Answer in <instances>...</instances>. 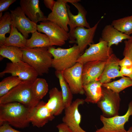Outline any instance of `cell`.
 <instances>
[{"label": "cell", "instance_id": "1", "mask_svg": "<svg viewBox=\"0 0 132 132\" xmlns=\"http://www.w3.org/2000/svg\"><path fill=\"white\" fill-rule=\"evenodd\" d=\"M33 108L17 102L0 104V126L6 122L16 128L29 127L30 115Z\"/></svg>", "mask_w": 132, "mask_h": 132}, {"label": "cell", "instance_id": "2", "mask_svg": "<svg viewBox=\"0 0 132 132\" xmlns=\"http://www.w3.org/2000/svg\"><path fill=\"white\" fill-rule=\"evenodd\" d=\"M49 47L20 48L22 61L32 67L40 76L48 73L52 67L53 56L48 51Z\"/></svg>", "mask_w": 132, "mask_h": 132}, {"label": "cell", "instance_id": "3", "mask_svg": "<svg viewBox=\"0 0 132 132\" xmlns=\"http://www.w3.org/2000/svg\"><path fill=\"white\" fill-rule=\"evenodd\" d=\"M33 82L22 81L6 94L0 97V104L17 102L28 108H33L40 101L36 100L33 95L31 87Z\"/></svg>", "mask_w": 132, "mask_h": 132}, {"label": "cell", "instance_id": "4", "mask_svg": "<svg viewBox=\"0 0 132 132\" xmlns=\"http://www.w3.org/2000/svg\"><path fill=\"white\" fill-rule=\"evenodd\" d=\"M48 51L52 55V67L56 71H62L74 65L81 55L77 45L75 44L68 48H56L51 46Z\"/></svg>", "mask_w": 132, "mask_h": 132}, {"label": "cell", "instance_id": "5", "mask_svg": "<svg viewBox=\"0 0 132 132\" xmlns=\"http://www.w3.org/2000/svg\"><path fill=\"white\" fill-rule=\"evenodd\" d=\"M89 47L78 58L77 62L83 64L95 61H107L113 54L111 48L107 43L99 39L98 43L90 44Z\"/></svg>", "mask_w": 132, "mask_h": 132}, {"label": "cell", "instance_id": "6", "mask_svg": "<svg viewBox=\"0 0 132 132\" xmlns=\"http://www.w3.org/2000/svg\"><path fill=\"white\" fill-rule=\"evenodd\" d=\"M102 95L97 103L104 116L111 117L119 115L121 99L119 94L102 86Z\"/></svg>", "mask_w": 132, "mask_h": 132}, {"label": "cell", "instance_id": "7", "mask_svg": "<svg viewBox=\"0 0 132 132\" xmlns=\"http://www.w3.org/2000/svg\"><path fill=\"white\" fill-rule=\"evenodd\" d=\"M37 30L47 35L52 46H62L69 39L68 32L56 24L49 21L40 22L37 25Z\"/></svg>", "mask_w": 132, "mask_h": 132}, {"label": "cell", "instance_id": "8", "mask_svg": "<svg viewBox=\"0 0 132 132\" xmlns=\"http://www.w3.org/2000/svg\"><path fill=\"white\" fill-rule=\"evenodd\" d=\"M6 74L19 77L22 81L33 82L39 76L31 66L22 60L15 63H8L4 69L0 73V77Z\"/></svg>", "mask_w": 132, "mask_h": 132}, {"label": "cell", "instance_id": "9", "mask_svg": "<svg viewBox=\"0 0 132 132\" xmlns=\"http://www.w3.org/2000/svg\"><path fill=\"white\" fill-rule=\"evenodd\" d=\"M132 116V101L129 104L126 113L122 116L116 115L110 118L101 115L100 119L103 124L101 128L97 129L95 132H126L124 125Z\"/></svg>", "mask_w": 132, "mask_h": 132}, {"label": "cell", "instance_id": "10", "mask_svg": "<svg viewBox=\"0 0 132 132\" xmlns=\"http://www.w3.org/2000/svg\"><path fill=\"white\" fill-rule=\"evenodd\" d=\"M80 0H57L56 1L53 10L48 15L46 20L54 23L68 32V26L69 18L67 11L66 4L79 2Z\"/></svg>", "mask_w": 132, "mask_h": 132}, {"label": "cell", "instance_id": "11", "mask_svg": "<svg viewBox=\"0 0 132 132\" xmlns=\"http://www.w3.org/2000/svg\"><path fill=\"white\" fill-rule=\"evenodd\" d=\"M83 65L77 62L72 67L62 71L63 76L73 94L85 93L82 79Z\"/></svg>", "mask_w": 132, "mask_h": 132}, {"label": "cell", "instance_id": "12", "mask_svg": "<svg viewBox=\"0 0 132 132\" xmlns=\"http://www.w3.org/2000/svg\"><path fill=\"white\" fill-rule=\"evenodd\" d=\"M84 102L83 99H77L69 106L65 109V115L62 118V121L73 132H87L80 126L81 116L78 110L79 106L84 104Z\"/></svg>", "mask_w": 132, "mask_h": 132}, {"label": "cell", "instance_id": "13", "mask_svg": "<svg viewBox=\"0 0 132 132\" xmlns=\"http://www.w3.org/2000/svg\"><path fill=\"white\" fill-rule=\"evenodd\" d=\"M12 18L11 24L14 26L27 39L29 34L37 30L36 23L27 18L20 6L10 10Z\"/></svg>", "mask_w": 132, "mask_h": 132}, {"label": "cell", "instance_id": "14", "mask_svg": "<svg viewBox=\"0 0 132 132\" xmlns=\"http://www.w3.org/2000/svg\"><path fill=\"white\" fill-rule=\"evenodd\" d=\"M100 21L93 27L90 28H86L82 27H77L69 38L71 43L74 42L75 40H76L81 55L84 53L88 45L93 44L94 36Z\"/></svg>", "mask_w": 132, "mask_h": 132}, {"label": "cell", "instance_id": "15", "mask_svg": "<svg viewBox=\"0 0 132 132\" xmlns=\"http://www.w3.org/2000/svg\"><path fill=\"white\" fill-rule=\"evenodd\" d=\"M46 103L43 101H40L32 109L29 119L33 126L39 128L42 127L54 119L55 116L46 108Z\"/></svg>", "mask_w": 132, "mask_h": 132}, {"label": "cell", "instance_id": "16", "mask_svg": "<svg viewBox=\"0 0 132 132\" xmlns=\"http://www.w3.org/2000/svg\"><path fill=\"white\" fill-rule=\"evenodd\" d=\"M71 4L77 9L78 13L77 15L73 14L70 11V6L67 4V11L69 18L68 24L70 28L69 32L68 33L69 38L71 36L74 30L77 27H82L88 28L91 27L86 19L87 12L84 7L78 2H74Z\"/></svg>", "mask_w": 132, "mask_h": 132}, {"label": "cell", "instance_id": "17", "mask_svg": "<svg viewBox=\"0 0 132 132\" xmlns=\"http://www.w3.org/2000/svg\"><path fill=\"white\" fill-rule=\"evenodd\" d=\"M106 62L92 61L83 64L82 74L83 85L93 81L99 80L104 69Z\"/></svg>", "mask_w": 132, "mask_h": 132}, {"label": "cell", "instance_id": "18", "mask_svg": "<svg viewBox=\"0 0 132 132\" xmlns=\"http://www.w3.org/2000/svg\"><path fill=\"white\" fill-rule=\"evenodd\" d=\"M39 2V0H21L20 2V7L25 15L36 24L39 21H46L47 17L41 10Z\"/></svg>", "mask_w": 132, "mask_h": 132}, {"label": "cell", "instance_id": "19", "mask_svg": "<svg viewBox=\"0 0 132 132\" xmlns=\"http://www.w3.org/2000/svg\"><path fill=\"white\" fill-rule=\"evenodd\" d=\"M120 59L113 54L106 62L103 71L99 80L102 84L110 82L111 79L119 77H123L121 75L119 62Z\"/></svg>", "mask_w": 132, "mask_h": 132}, {"label": "cell", "instance_id": "20", "mask_svg": "<svg viewBox=\"0 0 132 132\" xmlns=\"http://www.w3.org/2000/svg\"><path fill=\"white\" fill-rule=\"evenodd\" d=\"M49 94V99L45 106L53 115L58 116L65 109L61 91L54 87L50 90Z\"/></svg>", "mask_w": 132, "mask_h": 132}, {"label": "cell", "instance_id": "21", "mask_svg": "<svg viewBox=\"0 0 132 132\" xmlns=\"http://www.w3.org/2000/svg\"><path fill=\"white\" fill-rule=\"evenodd\" d=\"M130 36L119 31L111 24L105 26L100 38L106 42L108 46L111 47L112 45H117L123 40L129 39Z\"/></svg>", "mask_w": 132, "mask_h": 132}, {"label": "cell", "instance_id": "22", "mask_svg": "<svg viewBox=\"0 0 132 132\" xmlns=\"http://www.w3.org/2000/svg\"><path fill=\"white\" fill-rule=\"evenodd\" d=\"M102 84L99 81L95 80L83 85L86 96L84 101L97 104L102 95Z\"/></svg>", "mask_w": 132, "mask_h": 132}, {"label": "cell", "instance_id": "23", "mask_svg": "<svg viewBox=\"0 0 132 132\" xmlns=\"http://www.w3.org/2000/svg\"><path fill=\"white\" fill-rule=\"evenodd\" d=\"M11 27L10 35L6 37L3 45L16 47L20 48L26 47L27 39L19 32L14 26L11 25Z\"/></svg>", "mask_w": 132, "mask_h": 132}, {"label": "cell", "instance_id": "24", "mask_svg": "<svg viewBox=\"0 0 132 132\" xmlns=\"http://www.w3.org/2000/svg\"><path fill=\"white\" fill-rule=\"evenodd\" d=\"M51 46L49 39L46 34L37 31L32 34L31 37L26 41V47L29 48L49 47Z\"/></svg>", "mask_w": 132, "mask_h": 132}, {"label": "cell", "instance_id": "25", "mask_svg": "<svg viewBox=\"0 0 132 132\" xmlns=\"http://www.w3.org/2000/svg\"><path fill=\"white\" fill-rule=\"evenodd\" d=\"M0 55L3 58H8L13 63L22 60V51L20 48L17 47L0 45Z\"/></svg>", "mask_w": 132, "mask_h": 132}, {"label": "cell", "instance_id": "26", "mask_svg": "<svg viewBox=\"0 0 132 132\" xmlns=\"http://www.w3.org/2000/svg\"><path fill=\"white\" fill-rule=\"evenodd\" d=\"M31 89L34 99L40 101L48 91V84L44 79L37 78L32 83Z\"/></svg>", "mask_w": 132, "mask_h": 132}, {"label": "cell", "instance_id": "27", "mask_svg": "<svg viewBox=\"0 0 132 132\" xmlns=\"http://www.w3.org/2000/svg\"><path fill=\"white\" fill-rule=\"evenodd\" d=\"M55 74L59 79L65 109L69 106L72 103L73 94L63 76L62 71H55Z\"/></svg>", "mask_w": 132, "mask_h": 132}, {"label": "cell", "instance_id": "28", "mask_svg": "<svg viewBox=\"0 0 132 132\" xmlns=\"http://www.w3.org/2000/svg\"><path fill=\"white\" fill-rule=\"evenodd\" d=\"M111 24L122 33L129 35L132 34V15L114 20Z\"/></svg>", "mask_w": 132, "mask_h": 132}, {"label": "cell", "instance_id": "29", "mask_svg": "<svg viewBox=\"0 0 132 132\" xmlns=\"http://www.w3.org/2000/svg\"><path fill=\"white\" fill-rule=\"evenodd\" d=\"M132 86V80L129 77H124L118 80L102 84V87L119 94L125 89Z\"/></svg>", "mask_w": 132, "mask_h": 132}, {"label": "cell", "instance_id": "30", "mask_svg": "<svg viewBox=\"0 0 132 132\" xmlns=\"http://www.w3.org/2000/svg\"><path fill=\"white\" fill-rule=\"evenodd\" d=\"M12 18L10 13L7 12L0 17V46L3 45L7 33H10Z\"/></svg>", "mask_w": 132, "mask_h": 132}, {"label": "cell", "instance_id": "31", "mask_svg": "<svg viewBox=\"0 0 132 132\" xmlns=\"http://www.w3.org/2000/svg\"><path fill=\"white\" fill-rule=\"evenodd\" d=\"M22 81L18 77L12 76L4 78L0 82V97L6 94Z\"/></svg>", "mask_w": 132, "mask_h": 132}, {"label": "cell", "instance_id": "32", "mask_svg": "<svg viewBox=\"0 0 132 132\" xmlns=\"http://www.w3.org/2000/svg\"><path fill=\"white\" fill-rule=\"evenodd\" d=\"M125 47L123 52L124 57L129 58L132 62V35L124 42Z\"/></svg>", "mask_w": 132, "mask_h": 132}, {"label": "cell", "instance_id": "33", "mask_svg": "<svg viewBox=\"0 0 132 132\" xmlns=\"http://www.w3.org/2000/svg\"><path fill=\"white\" fill-rule=\"evenodd\" d=\"M16 1V0H0V12L7 11L9 6Z\"/></svg>", "mask_w": 132, "mask_h": 132}, {"label": "cell", "instance_id": "34", "mask_svg": "<svg viewBox=\"0 0 132 132\" xmlns=\"http://www.w3.org/2000/svg\"><path fill=\"white\" fill-rule=\"evenodd\" d=\"M120 71L123 77L125 76L128 77L132 74V65L121 67Z\"/></svg>", "mask_w": 132, "mask_h": 132}, {"label": "cell", "instance_id": "35", "mask_svg": "<svg viewBox=\"0 0 132 132\" xmlns=\"http://www.w3.org/2000/svg\"><path fill=\"white\" fill-rule=\"evenodd\" d=\"M0 132H24L15 130L6 122L4 123L0 126Z\"/></svg>", "mask_w": 132, "mask_h": 132}, {"label": "cell", "instance_id": "36", "mask_svg": "<svg viewBox=\"0 0 132 132\" xmlns=\"http://www.w3.org/2000/svg\"><path fill=\"white\" fill-rule=\"evenodd\" d=\"M56 127L58 130V132H73L69 127L63 122L57 125Z\"/></svg>", "mask_w": 132, "mask_h": 132}, {"label": "cell", "instance_id": "37", "mask_svg": "<svg viewBox=\"0 0 132 132\" xmlns=\"http://www.w3.org/2000/svg\"><path fill=\"white\" fill-rule=\"evenodd\" d=\"M119 65L121 67L132 65V62L128 58L124 57L123 59L120 60L119 62Z\"/></svg>", "mask_w": 132, "mask_h": 132}, {"label": "cell", "instance_id": "38", "mask_svg": "<svg viewBox=\"0 0 132 132\" xmlns=\"http://www.w3.org/2000/svg\"><path fill=\"white\" fill-rule=\"evenodd\" d=\"M56 1L53 0H44V3L46 7L52 11L53 10Z\"/></svg>", "mask_w": 132, "mask_h": 132}, {"label": "cell", "instance_id": "39", "mask_svg": "<svg viewBox=\"0 0 132 132\" xmlns=\"http://www.w3.org/2000/svg\"><path fill=\"white\" fill-rule=\"evenodd\" d=\"M126 132H132V126L130 127Z\"/></svg>", "mask_w": 132, "mask_h": 132}, {"label": "cell", "instance_id": "40", "mask_svg": "<svg viewBox=\"0 0 132 132\" xmlns=\"http://www.w3.org/2000/svg\"><path fill=\"white\" fill-rule=\"evenodd\" d=\"M128 77H129L132 80V74L129 76Z\"/></svg>", "mask_w": 132, "mask_h": 132}]
</instances>
